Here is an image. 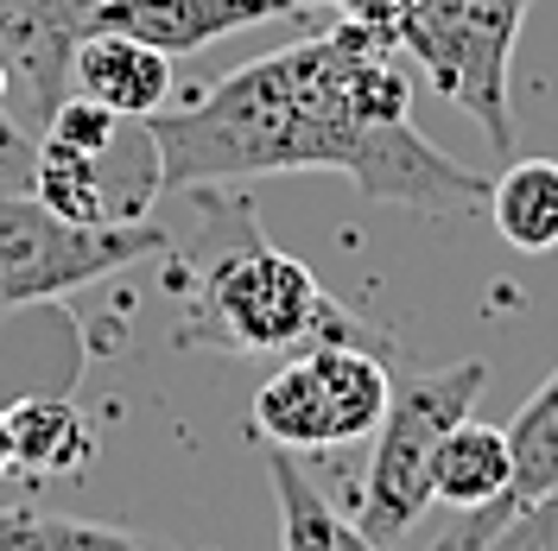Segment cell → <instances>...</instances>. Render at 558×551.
Wrapping results in <instances>:
<instances>
[{
    "instance_id": "5b68a950",
    "label": "cell",
    "mask_w": 558,
    "mask_h": 551,
    "mask_svg": "<svg viewBox=\"0 0 558 551\" xmlns=\"http://www.w3.org/2000/svg\"><path fill=\"white\" fill-rule=\"evenodd\" d=\"M166 222H64L33 191H0V305H51L166 254Z\"/></svg>"
},
{
    "instance_id": "ba28073f",
    "label": "cell",
    "mask_w": 558,
    "mask_h": 551,
    "mask_svg": "<svg viewBox=\"0 0 558 551\" xmlns=\"http://www.w3.org/2000/svg\"><path fill=\"white\" fill-rule=\"evenodd\" d=\"M267 20H305V7L299 0H102L89 33H128L166 58H184Z\"/></svg>"
},
{
    "instance_id": "2e32d148",
    "label": "cell",
    "mask_w": 558,
    "mask_h": 551,
    "mask_svg": "<svg viewBox=\"0 0 558 551\" xmlns=\"http://www.w3.org/2000/svg\"><path fill=\"white\" fill-rule=\"evenodd\" d=\"M33 551H159L121 532V526H96V519H38L33 514Z\"/></svg>"
},
{
    "instance_id": "5bb4252c",
    "label": "cell",
    "mask_w": 558,
    "mask_h": 551,
    "mask_svg": "<svg viewBox=\"0 0 558 551\" xmlns=\"http://www.w3.org/2000/svg\"><path fill=\"white\" fill-rule=\"evenodd\" d=\"M488 222L521 254L558 247V159H508V172L488 184Z\"/></svg>"
},
{
    "instance_id": "7c38bea8",
    "label": "cell",
    "mask_w": 558,
    "mask_h": 551,
    "mask_svg": "<svg viewBox=\"0 0 558 551\" xmlns=\"http://www.w3.org/2000/svg\"><path fill=\"white\" fill-rule=\"evenodd\" d=\"M508 431L501 425H483L470 413L463 425L445 431V444L432 456V501H445L457 514H476V507H495L508 494Z\"/></svg>"
},
{
    "instance_id": "d6986e66",
    "label": "cell",
    "mask_w": 558,
    "mask_h": 551,
    "mask_svg": "<svg viewBox=\"0 0 558 551\" xmlns=\"http://www.w3.org/2000/svg\"><path fill=\"white\" fill-rule=\"evenodd\" d=\"M0 476H13V431H7V413H0Z\"/></svg>"
},
{
    "instance_id": "ffe728a7",
    "label": "cell",
    "mask_w": 558,
    "mask_h": 551,
    "mask_svg": "<svg viewBox=\"0 0 558 551\" xmlns=\"http://www.w3.org/2000/svg\"><path fill=\"white\" fill-rule=\"evenodd\" d=\"M299 7H305V13H312V7H317V0H299Z\"/></svg>"
},
{
    "instance_id": "8992f818",
    "label": "cell",
    "mask_w": 558,
    "mask_h": 551,
    "mask_svg": "<svg viewBox=\"0 0 558 551\" xmlns=\"http://www.w3.org/2000/svg\"><path fill=\"white\" fill-rule=\"evenodd\" d=\"M393 375L375 343H305L254 393V438L279 450H337L381 431Z\"/></svg>"
},
{
    "instance_id": "ac0fdd59",
    "label": "cell",
    "mask_w": 558,
    "mask_h": 551,
    "mask_svg": "<svg viewBox=\"0 0 558 551\" xmlns=\"http://www.w3.org/2000/svg\"><path fill=\"white\" fill-rule=\"evenodd\" d=\"M343 26H355V33L381 38V45H400V26H407V7L413 0H324Z\"/></svg>"
},
{
    "instance_id": "4fadbf2b",
    "label": "cell",
    "mask_w": 558,
    "mask_h": 551,
    "mask_svg": "<svg viewBox=\"0 0 558 551\" xmlns=\"http://www.w3.org/2000/svg\"><path fill=\"white\" fill-rule=\"evenodd\" d=\"M7 431H13V469L26 476H76L83 463H96V425L64 393H33L7 406Z\"/></svg>"
},
{
    "instance_id": "8fae6325",
    "label": "cell",
    "mask_w": 558,
    "mask_h": 551,
    "mask_svg": "<svg viewBox=\"0 0 558 551\" xmlns=\"http://www.w3.org/2000/svg\"><path fill=\"white\" fill-rule=\"evenodd\" d=\"M267 476H274V501H279V551H381L355 519L330 507V494L299 463V450L267 444Z\"/></svg>"
},
{
    "instance_id": "7a4b0ae2",
    "label": "cell",
    "mask_w": 558,
    "mask_h": 551,
    "mask_svg": "<svg viewBox=\"0 0 558 551\" xmlns=\"http://www.w3.org/2000/svg\"><path fill=\"white\" fill-rule=\"evenodd\" d=\"M197 235L166 242L178 260V348H222V355H274L305 343H375L362 317H349L305 260L279 254L242 197L222 184H191Z\"/></svg>"
},
{
    "instance_id": "e0dca14e",
    "label": "cell",
    "mask_w": 558,
    "mask_h": 551,
    "mask_svg": "<svg viewBox=\"0 0 558 551\" xmlns=\"http://www.w3.org/2000/svg\"><path fill=\"white\" fill-rule=\"evenodd\" d=\"M476 551H558V494L533 501L526 514H514L488 546H476Z\"/></svg>"
},
{
    "instance_id": "9a60e30c",
    "label": "cell",
    "mask_w": 558,
    "mask_h": 551,
    "mask_svg": "<svg viewBox=\"0 0 558 551\" xmlns=\"http://www.w3.org/2000/svg\"><path fill=\"white\" fill-rule=\"evenodd\" d=\"M128 134V121L121 114H108L102 102H89V96H76L70 89L64 102L51 108V121H45V134L51 146H64V152H89V159H102V152H114V139Z\"/></svg>"
},
{
    "instance_id": "52a82bcc",
    "label": "cell",
    "mask_w": 558,
    "mask_h": 551,
    "mask_svg": "<svg viewBox=\"0 0 558 551\" xmlns=\"http://www.w3.org/2000/svg\"><path fill=\"white\" fill-rule=\"evenodd\" d=\"M96 7L102 0H0V58L13 76L7 102L20 108V127L33 139L70 96V51L89 38Z\"/></svg>"
},
{
    "instance_id": "9c48e42d",
    "label": "cell",
    "mask_w": 558,
    "mask_h": 551,
    "mask_svg": "<svg viewBox=\"0 0 558 551\" xmlns=\"http://www.w3.org/2000/svg\"><path fill=\"white\" fill-rule=\"evenodd\" d=\"M501 431H508V463H514L508 494H501L495 507L463 514V526H457L438 551H476V546H488V539H495L514 514H526L533 501L558 494V368L546 375V387L521 406V418H514V425H501Z\"/></svg>"
},
{
    "instance_id": "6da1fadb",
    "label": "cell",
    "mask_w": 558,
    "mask_h": 551,
    "mask_svg": "<svg viewBox=\"0 0 558 551\" xmlns=\"http://www.w3.org/2000/svg\"><path fill=\"white\" fill-rule=\"evenodd\" d=\"M413 76L400 45L324 26L254 58L184 108H159L146 139L159 152V191L229 184L279 172H343L375 204H407L425 216L488 209V184L451 152H438L413 121Z\"/></svg>"
},
{
    "instance_id": "30bf717a",
    "label": "cell",
    "mask_w": 558,
    "mask_h": 551,
    "mask_svg": "<svg viewBox=\"0 0 558 551\" xmlns=\"http://www.w3.org/2000/svg\"><path fill=\"white\" fill-rule=\"evenodd\" d=\"M70 89L121 121H153L172 96V58L128 33H89L70 51Z\"/></svg>"
},
{
    "instance_id": "3957f363",
    "label": "cell",
    "mask_w": 558,
    "mask_h": 551,
    "mask_svg": "<svg viewBox=\"0 0 558 551\" xmlns=\"http://www.w3.org/2000/svg\"><path fill=\"white\" fill-rule=\"evenodd\" d=\"M488 387L483 362H457V368H432V375H407L387 400V418L375 431V456L355 494V526L393 551L413 539V526L432 507V456L445 444V431L476 413Z\"/></svg>"
},
{
    "instance_id": "277c9868",
    "label": "cell",
    "mask_w": 558,
    "mask_h": 551,
    "mask_svg": "<svg viewBox=\"0 0 558 551\" xmlns=\"http://www.w3.org/2000/svg\"><path fill=\"white\" fill-rule=\"evenodd\" d=\"M526 26V0H413L400 51L418 58L425 83L463 108L488 146L508 159L514 152V114H508V64Z\"/></svg>"
}]
</instances>
